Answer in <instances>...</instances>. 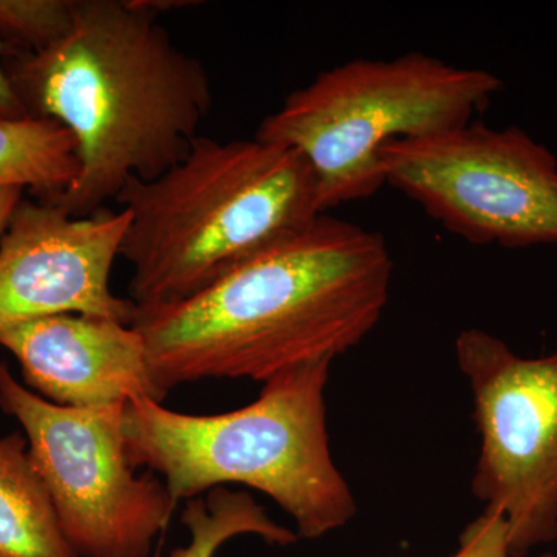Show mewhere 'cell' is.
<instances>
[{
  "label": "cell",
  "instance_id": "2",
  "mask_svg": "<svg viewBox=\"0 0 557 557\" xmlns=\"http://www.w3.org/2000/svg\"><path fill=\"white\" fill-rule=\"evenodd\" d=\"M13 54L10 78L30 116L57 121L75 139L78 177L50 201L73 218L185 159L212 108L205 65L138 0H76L61 42Z\"/></svg>",
  "mask_w": 557,
  "mask_h": 557
},
{
  "label": "cell",
  "instance_id": "14",
  "mask_svg": "<svg viewBox=\"0 0 557 557\" xmlns=\"http://www.w3.org/2000/svg\"><path fill=\"white\" fill-rule=\"evenodd\" d=\"M76 0H0V39L13 53H40L75 24Z\"/></svg>",
  "mask_w": 557,
  "mask_h": 557
},
{
  "label": "cell",
  "instance_id": "7",
  "mask_svg": "<svg viewBox=\"0 0 557 557\" xmlns=\"http://www.w3.org/2000/svg\"><path fill=\"white\" fill-rule=\"evenodd\" d=\"M380 161L386 185L469 244L557 245V159L520 127L394 139Z\"/></svg>",
  "mask_w": 557,
  "mask_h": 557
},
{
  "label": "cell",
  "instance_id": "16",
  "mask_svg": "<svg viewBox=\"0 0 557 557\" xmlns=\"http://www.w3.org/2000/svg\"><path fill=\"white\" fill-rule=\"evenodd\" d=\"M10 51L7 44L0 39V120H22L30 116L25 109L13 81L10 78L9 69L3 64V54Z\"/></svg>",
  "mask_w": 557,
  "mask_h": 557
},
{
  "label": "cell",
  "instance_id": "8",
  "mask_svg": "<svg viewBox=\"0 0 557 557\" xmlns=\"http://www.w3.org/2000/svg\"><path fill=\"white\" fill-rule=\"evenodd\" d=\"M456 358L480 435L472 494L507 522L511 556L525 557L557 539V344L525 358L485 330L468 329Z\"/></svg>",
  "mask_w": 557,
  "mask_h": 557
},
{
  "label": "cell",
  "instance_id": "6",
  "mask_svg": "<svg viewBox=\"0 0 557 557\" xmlns=\"http://www.w3.org/2000/svg\"><path fill=\"white\" fill-rule=\"evenodd\" d=\"M0 409L25 432L62 531L79 557H149L175 504L152 472L135 475L124 437V405H53L0 362Z\"/></svg>",
  "mask_w": 557,
  "mask_h": 557
},
{
  "label": "cell",
  "instance_id": "15",
  "mask_svg": "<svg viewBox=\"0 0 557 557\" xmlns=\"http://www.w3.org/2000/svg\"><path fill=\"white\" fill-rule=\"evenodd\" d=\"M454 557H512L509 553L507 522L500 512L485 509L474 522L469 523L461 533L460 547Z\"/></svg>",
  "mask_w": 557,
  "mask_h": 557
},
{
  "label": "cell",
  "instance_id": "13",
  "mask_svg": "<svg viewBox=\"0 0 557 557\" xmlns=\"http://www.w3.org/2000/svg\"><path fill=\"white\" fill-rule=\"evenodd\" d=\"M182 522L189 530L190 542L188 547L174 549L171 557H215L223 544L242 534H255L281 547L296 544L299 539L270 519L251 494L225 486L208 491L207 497L186 500Z\"/></svg>",
  "mask_w": 557,
  "mask_h": 557
},
{
  "label": "cell",
  "instance_id": "5",
  "mask_svg": "<svg viewBox=\"0 0 557 557\" xmlns=\"http://www.w3.org/2000/svg\"><path fill=\"white\" fill-rule=\"evenodd\" d=\"M504 89L483 69L457 67L424 53L355 60L324 70L292 91L255 138L293 149L317 178L322 212L375 196L384 185L387 143L456 129Z\"/></svg>",
  "mask_w": 557,
  "mask_h": 557
},
{
  "label": "cell",
  "instance_id": "4",
  "mask_svg": "<svg viewBox=\"0 0 557 557\" xmlns=\"http://www.w3.org/2000/svg\"><path fill=\"white\" fill-rule=\"evenodd\" d=\"M333 359L263 383L259 398L218 416H190L152 398L124 405L132 467L164 479L175 504L237 483L260 491L295 520L298 536L346 527L357 502L329 446L325 387Z\"/></svg>",
  "mask_w": 557,
  "mask_h": 557
},
{
  "label": "cell",
  "instance_id": "12",
  "mask_svg": "<svg viewBox=\"0 0 557 557\" xmlns=\"http://www.w3.org/2000/svg\"><path fill=\"white\" fill-rule=\"evenodd\" d=\"M76 143L53 120H0V188H28L53 201L78 177Z\"/></svg>",
  "mask_w": 557,
  "mask_h": 557
},
{
  "label": "cell",
  "instance_id": "10",
  "mask_svg": "<svg viewBox=\"0 0 557 557\" xmlns=\"http://www.w3.org/2000/svg\"><path fill=\"white\" fill-rule=\"evenodd\" d=\"M0 347L17 359L28 388L53 405L98 409L132 398H166L150 375L145 339L134 325L54 314L3 330Z\"/></svg>",
  "mask_w": 557,
  "mask_h": 557
},
{
  "label": "cell",
  "instance_id": "11",
  "mask_svg": "<svg viewBox=\"0 0 557 557\" xmlns=\"http://www.w3.org/2000/svg\"><path fill=\"white\" fill-rule=\"evenodd\" d=\"M0 557H79L17 432L0 437Z\"/></svg>",
  "mask_w": 557,
  "mask_h": 557
},
{
  "label": "cell",
  "instance_id": "17",
  "mask_svg": "<svg viewBox=\"0 0 557 557\" xmlns=\"http://www.w3.org/2000/svg\"><path fill=\"white\" fill-rule=\"evenodd\" d=\"M22 193L24 189L21 188H0V236L5 233L14 209L20 205Z\"/></svg>",
  "mask_w": 557,
  "mask_h": 557
},
{
  "label": "cell",
  "instance_id": "18",
  "mask_svg": "<svg viewBox=\"0 0 557 557\" xmlns=\"http://www.w3.org/2000/svg\"><path fill=\"white\" fill-rule=\"evenodd\" d=\"M143 9L152 11L159 16L161 11H171L175 9H186V7H196L200 2H188V0H138Z\"/></svg>",
  "mask_w": 557,
  "mask_h": 557
},
{
  "label": "cell",
  "instance_id": "1",
  "mask_svg": "<svg viewBox=\"0 0 557 557\" xmlns=\"http://www.w3.org/2000/svg\"><path fill=\"white\" fill-rule=\"evenodd\" d=\"M391 281L380 233L322 214L199 295L135 313L132 325L166 395L201 380L267 383L361 344L383 317Z\"/></svg>",
  "mask_w": 557,
  "mask_h": 557
},
{
  "label": "cell",
  "instance_id": "9",
  "mask_svg": "<svg viewBox=\"0 0 557 557\" xmlns=\"http://www.w3.org/2000/svg\"><path fill=\"white\" fill-rule=\"evenodd\" d=\"M129 212L73 218L50 201L22 199L0 236V332L54 314L132 325L135 306L110 288Z\"/></svg>",
  "mask_w": 557,
  "mask_h": 557
},
{
  "label": "cell",
  "instance_id": "3",
  "mask_svg": "<svg viewBox=\"0 0 557 557\" xmlns=\"http://www.w3.org/2000/svg\"><path fill=\"white\" fill-rule=\"evenodd\" d=\"M129 212L120 256L135 313L188 300L324 214L296 150L259 139L197 137L185 159L116 196Z\"/></svg>",
  "mask_w": 557,
  "mask_h": 557
}]
</instances>
